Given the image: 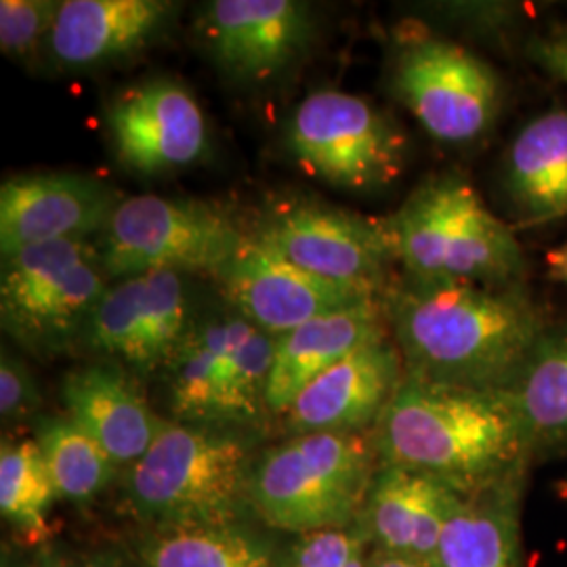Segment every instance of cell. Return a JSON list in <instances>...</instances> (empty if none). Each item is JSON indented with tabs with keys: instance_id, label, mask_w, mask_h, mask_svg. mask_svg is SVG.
I'll return each instance as SVG.
<instances>
[{
	"instance_id": "6da1fadb",
	"label": "cell",
	"mask_w": 567,
	"mask_h": 567,
	"mask_svg": "<svg viewBox=\"0 0 567 567\" xmlns=\"http://www.w3.org/2000/svg\"><path fill=\"white\" fill-rule=\"evenodd\" d=\"M385 307L405 374L444 385L507 389L548 330L519 284L405 278Z\"/></svg>"
},
{
	"instance_id": "7a4b0ae2",
	"label": "cell",
	"mask_w": 567,
	"mask_h": 567,
	"mask_svg": "<svg viewBox=\"0 0 567 567\" xmlns=\"http://www.w3.org/2000/svg\"><path fill=\"white\" fill-rule=\"evenodd\" d=\"M372 440L383 465L421 471L461 492L522 477L534 454L505 391L408 374Z\"/></svg>"
},
{
	"instance_id": "3957f363",
	"label": "cell",
	"mask_w": 567,
	"mask_h": 567,
	"mask_svg": "<svg viewBox=\"0 0 567 567\" xmlns=\"http://www.w3.org/2000/svg\"><path fill=\"white\" fill-rule=\"evenodd\" d=\"M389 227L408 278L515 286L524 276L526 257L513 229L458 173L421 183Z\"/></svg>"
},
{
	"instance_id": "277c9868",
	"label": "cell",
	"mask_w": 567,
	"mask_h": 567,
	"mask_svg": "<svg viewBox=\"0 0 567 567\" xmlns=\"http://www.w3.org/2000/svg\"><path fill=\"white\" fill-rule=\"evenodd\" d=\"M377 456L364 433H299L265 452L248 496L269 526L303 534L341 529L365 507Z\"/></svg>"
},
{
	"instance_id": "5b68a950",
	"label": "cell",
	"mask_w": 567,
	"mask_h": 567,
	"mask_svg": "<svg viewBox=\"0 0 567 567\" xmlns=\"http://www.w3.org/2000/svg\"><path fill=\"white\" fill-rule=\"evenodd\" d=\"M250 447L208 425L164 421L128 466V498L143 517L171 527L221 526L250 486Z\"/></svg>"
},
{
	"instance_id": "8992f818",
	"label": "cell",
	"mask_w": 567,
	"mask_h": 567,
	"mask_svg": "<svg viewBox=\"0 0 567 567\" xmlns=\"http://www.w3.org/2000/svg\"><path fill=\"white\" fill-rule=\"evenodd\" d=\"M276 339L231 311L198 318L168 368L171 410L179 423L257 421L267 410Z\"/></svg>"
},
{
	"instance_id": "52a82bcc",
	"label": "cell",
	"mask_w": 567,
	"mask_h": 567,
	"mask_svg": "<svg viewBox=\"0 0 567 567\" xmlns=\"http://www.w3.org/2000/svg\"><path fill=\"white\" fill-rule=\"evenodd\" d=\"M100 246L61 240L2 257V330L34 355H53L82 341L110 284Z\"/></svg>"
},
{
	"instance_id": "ba28073f",
	"label": "cell",
	"mask_w": 567,
	"mask_h": 567,
	"mask_svg": "<svg viewBox=\"0 0 567 567\" xmlns=\"http://www.w3.org/2000/svg\"><path fill=\"white\" fill-rule=\"evenodd\" d=\"M250 234L213 204L189 198H122L100 238L107 278L145 271L208 274L217 278Z\"/></svg>"
},
{
	"instance_id": "9c48e42d",
	"label": "cell",
	"mask_w": 567,
	"mask_h": 567,
	"mask_svg": "<svg viewBox=\"0 0 567 567\" xmlns=\"http://www.w3.org/2000/svg\"><path fill=\"white\" fill-rule=\"evenodd\" d=\"M286 147L297 166L320 182L374 192L395 182L405 166L402 128L377 105L343 91H316L286 124Z\"/></svg>"
},
{
	"instance_id": "30bf717a",
	"label": "cell",
	"mask_w": 567,
	"mask_h": 567,
	"mask_svg": "<svg viewBox=\"0 0 567 567\" xmlns=\"http://www.w3.org/2000/svg\"><path fill=\"white\" fill-rule=\"evenodd\" d=\"M393 93L444 143L482 137L501 110L496 72L463 44L414 37L393 60Z\"/></svg>"
},
{
	"instance_id": "8fae6325",
	"label": "cell",
	"mask_w": 567,
	"mask_h": 567,
	"mask_svg": "<svg viewBox=\"0 0 567 567\" xmlns=\"http://www.w3.org/2000/svg\"><path fill=\"white\" fill-rule=\"evenodd\" d=\"M252 236L290 264L374 295H386L389 269L398 264L389 219H370L324 204L280 206Z\"/></svg>"
},
{
	"instance_id": "7c38bea8",
	"label": "cell",
	"mask_w": 567,
	"mask_h": 567,
	"mask_svg": "<svg viewBox=\"0 0 567 567\" xmlns=\"http://www.w3.org/2000/svg\"><path fill=\"white\" fill-rule=\"evenodd\" d=\"M196 322L177 271H145L105 288L82 343L137 372L171 364Z\"/></svg>"
},
{
	"instance_id": "4fadbf2b",
	"label": "cell",
	"mask_w": 567,
	"mask_h": 567,
	"mask_svg": "<svg viewBox=\"0 0 567 567\" xmlns=\"http://www.w3.org/2000/svg\"><path fill=\"white\" fill-rule=\"evenodd\" d=\"M215 280L227 307L274 339L337 309L385 297L316 276L252 234Z\"/></svg>"
},
{
	"instance_id": "5bb4252c",
	"label": "cell",
	"mask_w": 567,
	"mask_h": 567,
	"mask_svg": "<svg viewBox=\"0 0 567 567\" xmlns=\"http://www.w3.org/2000/svg\"><path fill=\"white\" fill-rule=\"evenodd\" d=\"M313 13L299 0H215L198 20L210 60L225 76L257 84L301 60L313 37Z\"/></svg>"
},
{
	"instance_id": "9a60e30c",
	"label": "cell",
	"mask_w": 567,
	"mask_h": 567,
	"mask_svg": "<svg viewBox=\"0 0 567 567\" xmlns=\"http://www.w3.org/2000/svg\"><path fill=\"white\" fill-rule=\"evenodd\" d=\"M107 131L118 161L140 175L185 168L208 147L200 103L173 79L126 89L107 110Z\"/></svg>"
},
{
	"instance_id": "2e32d148",
	"label": "cell",
	"mask_w": 567,
	"mask_h": 567,
	"mask_svg": "<svg viewBox=\"0 0 567 567\" xmlns=\"http://www.w3.org/2000/svg\"><path fill=\"white\" fill-rule=\"evenodd\" d=\"M122 196L110 185L79 173H32L0 187V252L102 234Z\"/></svg>"
},
{
	"instance_id": "e0dca14e",
	"label": "cell",
	"mask_w": 567,
	"mask_h": 567,
	"mask_svg": "<svg viewBox=\"0 0 567 567\" xmlns=\"http://www.w3.org/2000/svg\"><path fill=\"white\" fill-rule=\"evenodd\" d=\"M402 353L393 339L364 344L328 368L284 414L299 433L344 431L362 433L377 426L391 400L404 383Z\"/></svg>"
},
{
	"instance_id": "ac0fdd59",
	"label": "cell",
	"mask_w": 567,
	"mask_h": 567,
	"mask_svg": "<svg viewBox=\"0 0 567 567\" xmlns=\"http://www.w3.org/2000/svg\"><path fill=\"white\" fill-rule=\"evenodd\" d=\"M175 11L168 0H61L47 53L63 70L128 60L163 34Z\"/></svg>"
},
{
	"instance_id": "d6986e66",
	"label": "cell",
	"mask_w": 567,
	"mask_h": 567,
	"mask_svg": "<svg viewBox=\"0 0 567 567\" xmlns=\"http://www.w3.org/2000/svg\"><path fill=\"white\" fill-rule=\"evenodd\" d=\"M389 337L385 297L349 305L276 339L267 410L286 414L305 386L360 347Z\"/></svg>"
},
{
	"instance_id": "ffe728a7",
	"label": "cell",
	"mask_w": 567,
	"mask_h": 567,
	"mask_svg": "<svg viewBox=\"0 0 567 567\" xmlns=\"http://www.w3.org/2000/svg\"><path fill=\"white\" fill-rule=\"evenodd\" d=\"M461 494L433 475L383 465L365 501L368 529L381 553L429 567Z\"/></svg>"
},
{
	"instance_id": "44dd1931",
	"label": "cell",
	"mask_w": 567,
	"mask_h": 567,
	"mask_svg": "<svg viewBox=\"0 0 567 567\" xmlns=\"http://www.w3.org/2000/svg\"><path fill=\"white\" fill-rule=\"evenodd\" d=\"M61 398L68 416L118 466L137 463L164 423L121 368L112 364L82 365L68 372Z\"/></svg>"
},
{
	"instance_id": "7402d4cb",
	"label": "cell",
	"mask_w": 567,
	"mask_h": 567,
	"mask_svg": "<svg viewBox=\"0 0 567 567\" xmlns=\"http://www.w3.org/2000/svg\"><path fill=\"white\" fill-rule=\"evenodd\" d=\"M522 487L524 475L463 492L429 567H524Z\"/></svg>"
},
{
	"instance_id": "603a6c76",
	"label": "cell",
	"mask_w": 567,
	"mask_h": 567,
	"mask_svg": "<svg viewBox=\"0 0 567 567\" xmlns=\"http://www.w3.org/2000/svg\"><path fill=\"white\" fill-rule=\"evenodd\" d=\"M505 187L532 225L567 217V110L547 112L519 131L505 158Z\"/></svg>"
},
{
	"instance_id": "cb8c5ba5",
	"label": "cell",
	"mask_w": 567,
	"mask_h": 567,
	"mask_svg": "<svg viewBox=\"0 0 567 567\" xmlns=\"http://www.w3.org/2000/svg\"><path fill=\"white\" fill-rule=\"evenodd\" d=\"M503 391L532 452L567 450V326L548 328Z\"/></svg>"
},
{
	"instance_id": "d4e9b609",
	"label": "cell",
	"mask_w": 567,
	"mask_h": 567,
	"mask_svg": "<svg viewBox=\"0 0 567 567\" xmlns=\"http://www.w3.org/2000/svg\"><path fill=\"white\" fill-rule=\"evenodd\" d=\"M39 442L4 440L0 447V511L30 540L49 534V511L58 498Z\"/></svg>"
},
{
	"instance_id": "484cf974",
	"label": "cell",
	"mask_w": 567,
	"mask_h": 567,
	"mask_svg": "<svg viewBox=\"0 0 567 567\" xmlns=\"http://www.w3.org/2000/svg\"><path fill=\"white\" fill-rule=\"evenodd\" d=\"M58 494L86 503L107 486L116 473L114 458L70 416L41 419L37 435Z\"/></svg>"
},
{
	"instance_id": "4316f807",
	"label": "cell",
	"mask_w": 567,
	"mask_h": 567,
	"mask_svg": "<svg viewBox=\"0 0 567 567\" xmlns=\"http://www.w3.org/2000/svg\"><path fill=\"white\" fill-rule=\"evenodd\" d=\"M150 567H271L264 548L236 529L173 527L150 547Z\"/></svg>"
},
{
	"instance_id": "83f0119b",
	"label": "cell",
	"mask_w": 567,
	"mask_h": 567,
	"mask_svg": "<svg viewBox=\"0 0 567 567\" xmlns=\"http://www.w3.org/2000/svg\"><path fill=\"white\" fill-rule=\"evenodd\" d=\"M58 0H2L0 2V49L11 60H37L49 47L55 20L60 16Z\"/></svg>"
},
{
	"instance_id": "f1b7e54d",
	"label": "cell",
	"mask_w": 567,
	"mask_h": 567,
	"mask_svg": "<svg viewBox=\"0 0 567 567\" xmlns=\"http://www.w3.org/2000/svg\"><path fill=\"white\" fill-rule=\"evenodd\" d=\"M288 567H368L364 540L344 527L305 534Z\"/></svg>"
},
{
	"instance_id": "f546056e",
	"label": "cell",
	"mask_w": 567,
	"mask_h": 567,
	"mask_svg": "<svg viewBox=\"0 0 567 567\" xmlns=\"http://www.w3.org/2000/svg\"><path fill=\"white\" fill-rule=\"evenodd\" d=\"M41 404V395L32 372L7 349L0 355V414L4 421L30 416Z\"/></svg>"
},
{
	"instance_id": "4dcf8cb0",
	"label": "cell",
	"mask_w": 567,
	"mask_h": 567,
	"mask_svg": "<svg viewBox=\"0 0 567 567\" xmlns=\"http://www.w3.org/2000/svg\"><path fill=\"white\" fill-rule=\"evenodd\" d=\"M534 61L550 76L567 84V39H540L529 49Z\"/></svg>"
},
{
	"instance_id": "1f68e13d",
	"label": "cell",
	"mask_w": 567,
	"mask_h": 567,
	"mask_svg": "<svg viewBox=\"0 0 567 567\" xmlns=\"http://www.w3.org/2000/svg\"><path fill=\"white\" fill-rule=\"evenodd\" d=\"M547 264L550 267V274L567 284V244L550 250L547 255Z\"/></svg>"
},
{
	"instance_id": "d6a6232c",
	"label": "cell",
	"mask_w": 567,
	"mask_h": 567,
	"mask_svg": "<svg viewBox=\"0 0 567 567\" xmlns=\"http://www.w3.org/2000/svg\"><path fill=\"white\" fill-rule=\"evenodd\" d=\"M368 567H426L419 561H412V559H405V557H395V555H386L381 553L377 557H372L368 561Z\"/></svg>"
},
{
	"instance_id": "836d02e7",
	"label": "cell",
	"mask_w": 567,
	"mask_h": 567,
	"mask_svg": "<svg viewBox=\"0 0 567 567\" xmlns=\"http://www.w3.org/2000/svg\"><path fill=\"white\" fill-rule=\"evenodd\" d=\"M39 567H76V566H68V564H63V561H44Z\"/></svg>"
},
{
	"instance_id": "e575fe53",
	"label": "cell",
	"mask_w": 567,
	"mask_h": 567,
	"mask_svg": "<svg viewBox=\"0 0 567 567\" xmlns=\"http://www.w3.org/2000/svg\"><path fill=\"white\" fill-rule=\"evenodd\" d=\"M86 567H118L114 566V564H110V561H91Z\"/></svg>"
}]
</instances>
